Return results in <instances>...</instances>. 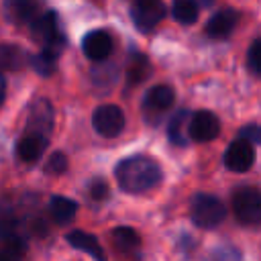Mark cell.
<instances>
[{"instance_id":"15","label":"cell","mask_w":261,"mask_h":261,"mask_svg":"<svg viewBox=\"0 0 261 261\" xmlns=\"http://www.w3.org/2000/svg\"><path fill=\"white\" fill-rule=\"evenodd\" d=\"M67 243L73 247V249H80L84 253H88L94 261H106V255L98 243V239L90 232H84V230H71L67 234Z\"/></svg>"},{"instance_id":"17","label":"cell","mask_w":261,"mask_h":261,"mask_svg":"<svg viewBox=\"0 0 261 261\" xmlns=\"http://www.w3.org/2000/svg\"><path fill=\"white\" fill-rule=\"evenodd\" d=\"M190 114L188 110H179L171 116L169 124H167V137L173 145L177 147H186L190 143V137H188V120H190Z\"/></svg>"},{"instance_id":"5","label":"cell","mask_w":261,"mask_h":261,"mask_svg":"<svg viewBox=\"0 0 261 261\" xmlns=\"http://www.w3.org/2000/svg\"><path fill=\"white\" fill-rule=\"evenodd\" d=\"M173 100H175V92H173L171 86L159 84V86L149 88L147 94H145V100H143L145 120L151 122V124H159L161 116L171 108Z\"/></svg>"},{"instance_id":"13","label":"cell","mask_w":261,"mask_h":261,"mask_svg":"<svg viewBox=\"0 0 261 261\" xmlns=\"http://www.w3.org/2000/svg\"><path fill=\"white\" fill-rule=\"evenodd\" d=\"M239 24V12L232 8H222L210 16L206 22V35L210 39H228Z\"/></svg>"},{"instance_id":"29","label":"cell","mask_w":261,"mask_h":261,"mask_svg":"<svg viewBox=\"0 0 261 261\" xmlns=\"http://www.w3.org/2000/svg\"><path fill=\"white\" fill-rule=\"evenodd\" d=\"M0 261H10V259H8V257H4V255L0 253Z\"/></svg>"},{"instance_id":"11","label":"cell","mask_w":261,"mask_h":261,"mask_svg":"<svg viewBox=\"0 0 261 261\" xmlns=\"http://www.w3.org/2000/svg\"><path fill=\"white\" fill-rule=\"evenodd\" d=\"M45 0H4V16L14 24H31L43 12Z\"/></svg>"},{"instance_id":"1","label":"cell","mask_w":261,"mask_h":261,"mask_svg":"<svg viewBox=\"0 0 261 261\" xmlns=\"http://www.w3.org/2000/svg\"><path fill=\"white\" fill-rule=\"evenodd\" d=\"M114 177L122 192L143 194L153 190L161 181L163 173L155 159L147 155H130L114 167Z\"/></svg>"},{"instance_id":"8","label":"cell","mask_w":261,"mask_h":261,"mask_svg":"<svg viewBox=\"0 0 261 261\" xmlns=\"http://www.w3.org/2000/svg\"><path fill=\"white\" fill-rule=\"evenodd\" d=\"M130 16L135 27L141 33L153 31L165 16V4L161 0H135L130 8Z\"/></svg>"},{"instance_id":"10","label":"cell","mask_w":261,"mask_h":261,"mask_svg":"<svg viewBox=\"0 0 261 261\" xmlns=\"http://www.w3.org/2000/svg\"><path fill=\"white\" fill-rule=\"evenodd\" d=\"M51 128H53V106H51V102L47 98H39L31 106V112H29L27 128L24 130L49 139Z\"/></svg>"},{"instance_id":"19","label":"cell","mask_w":261,"mask_h":261,"mask_svg":"<svg viewBox=\"0 0 261 261\" xmlns=\"http://www.w3.org/2000/svg\"><path fill=\"white\" fill-rule=\"evenodd\" d=\"M112 243L114 247L124 253V255H137L141 249V239L137 234V230L128 228V226H118L112 230Z\"/></svg>"},{"instance_id":"14","label":"cell","mask_w":261,"mask_h":261,"mask_svg":"<svg viewBox=\"0 0 261 261\" xmlns=\"http://www.w3.org/2000/svg\"><path fill=\"white\" fill-rule=\"evenodd\" d=\"M47 145H49V139L33 135V133H24L18 139V143H16V155H18L20 161L33 163V161H37L45 153Z\"/></svg>"},{"instance_id":"25","label":"cell","mask_w":261,"mask_h":261,"mask_svg":"<svg viewBox=\"0 0 261 261\" xmlns=\"http://www.w3.org/2000/svg\"><path fill=\"white\" fill-rule=\"evenodd\" d=\"M259 53H261V41L255 39L247 51V65L251 69L253 75H259L261 73V61H259Z\"/></svg>"},{"instance_id":"9","label":"cell","mask_w":261,"mask_h":261,"mask_svg":"<svg viewBox=\"0 0 261 261\" xmlns=\"http://www.w3.org/2000/svg\"><path fill=\"white\" fill-rule=\"evenodd\" d=\"M253 163H255V145L243 137L232 141L224 151V165L228 171L245 173L253 167Z\"/></svg>"},{"instance_id":"3","label":"cell","mask_w":261,"mask_h":261,"mask_svg":"<svg viewBox=\"0 0 261 261\" xmlns=\"http://www.w3.org/2000/svg\"><path fill=\"white\" fill-rule=\"evenodd\" d=\"M190 218L200 228H214L226 218V206L212 194H196L190 204Z\"/></svg>"},{"instance_id":"18","label":"cell","mask_w":261,"mask_h":261,"mask_svg":"<svg viewBox=\"0 0 261 261\" xmlns=\"http://www.w3.org/2000/svg\"><path fill=\"white\" fill-rule=\"evenodd\" d=\"M149 75H151V63H149V59L143 53L133 51L128 55V61H126V80H128V84L137 86V84L145 82Z\"/></svg>"},{"instance_id":"2","label":"cell","mask_w":261,"mask_h":261,"mask_svg":"<svg viewBox=\"0 0 261 261\" xmlns=\"http://www.w3.org/2000/svg\"><path fill=\"white\" fill-rule=\"evenodd\" d=\"M31 35L33 39L41 45V51H45L47 55L59 59V55L63 53L67 39L65 33L61 29L59 16L55 10H43L33 22H31Z\"/></svg>"},{"instance_id":"24","label":"cell","mask_w":261,"mask_h":261,"mask_svg":"<svg viewBox=\"0 0 261 261\" xmlns=\"http://www.w3.org/2000/svg\"><path fill=\"white\" fill-rule=\"evenodd\" d=\"M65 169H67V157H65V153H61V151L51 153L49 159H47L45 171L51 173V175H61Z\"/></svg>"},{"instance_id":"22","label":"cell","mask_w":261,"mask_h":261,"mask_svg":"<svg viewBox=\"0 0 261 261\" xmlns=\"http://www.w3.org/2000/svg\"><path fill=\"white\" fill-rule=\"evenodd\" d=\"M29 63H31V67H33L37 73H41V75H51V73L55 71V67H57V59L51 57V55H47L45 51H39V53L31 55V57H29Z\"/></svg>"},{"instance_id":"12","label":"cell","mask_w":261,"mask_h":261,"mask_svg":"<svg viewBox=\"0 0 261 261\" xmlns=\"http://www.w3.org/2000/svg\"><path fill=\"white\" fill-rule=\"evenodd\" d=\"M82 51L90 61H104L112 53V37L102 29L90 31L82 39Z\"/></svg>"},{"instance_id":"27","label":"cell","mask_w":261,"mask_h":261,"mask_svg":"<svg viewBox=\"0 0 261 261\" xmlns=\"http://www.w3.org/2000/svg\"><path fill=\"white\" fill-rule=\"evenodd\" d=\"M241 137H243V139H247L249 143L257 145V143L261 141V133H259V126H257V124H247L245 128H241Z\"/></svg>"},{"instance_id":"26","label":"cell","mask_w":261,"mask_h":261,"mask_svg":"<svg viewBox=\"0 0 261 261\" xmlns=\"http://www.w3.org/2000/svg\"><path fill=\"white\" fill-rule=\"evenodd\" d=\"M90 196H92V200H106L108 198V184L102 177H96L90 184Z\"/></svg>"},{"instance_id":"16","label":"cell","mask_w":261,"mask_h":261,"mask_svg":"<svg viewBox=\"0 0 261 261\" xmlns=\"http://www.w3.org/2000/svg\"><path fill=\"white\" fill-rule=\"evenodd\" d=\"M29 61V55L22 47L14 43H2L0 45V71H16L22 69Z\"/></svg>"},{"instance_id":"4","label":"cell","mask_w":261,"mask_h":261,"mask_svg":"<svg viewBox=\"0 0 261 261\" xmlns=\"http://www.w3.org/2000/svg\"><path fill=\"white\" fill-rule=\"evenodd\" d=\"M232 212L241 224H257L261 220V196L257 188H239L232 194Z\"/></svg>"},{"instance_id":"20","label":"cell","mask_w":261,"mask_h":261,"mask_svg":"<svg viewBox=\"0 0 261 261\" xmlns=\"http://www.w3.org/2000/svg\"><path fill=\"white\" fill-rule=\"evenodd\" d=\"M75 212H77V204L65 196H53L49 200V214L57 224H65L73 220Z\"/></svg>"},{"instance_id":"28","label":"cell","mask_w":261,"mask_h":261,"mask_svg":"<svg viewBox=\"0 0 261 261\" xmlns=\"http://www.w3.org/2000/svg\"><path fill=\"white\" fill-rule=\"evenodd\" d=\"M4 96H6V82H4V77H2V73H0V106H2V102H4Z\"/></svg>"},{"instance_id":"6","label":"cell","mask_w":261,"mask_h":261,"mask_svg":"<svg viewBox=\"0 0 261 261\" xmlns=\"http://www.w3.org/2000/svg\"><path fill=\"white\" fill-rule=\"evenodd\" d=\"M124 114L122 110L116 106V104H102L94 110L92 114V124H94V130L106 139H112V137H118L124 128Z\"/></svg>"},{"instance_id":"21","label":"cell","mask_w":261,"mask_h":261,"mask_svg":"<svg viewBox=\"0 0 261 261\" xmlns=\"http://www.w3.org/2000/svg\"><path fill=\"white\" fill-rule=\"evenodd\" d=\"M171 12H173V18L181 24H192L198 20V12H200V6H198V0H173V6H171Z\"/></svg>"},{"instance_id":"7","label":"cell","mask_w":261,"mask_h":261,"mask_svg":"<svg viewBox=\"0 0 261 261\" xmlns=\"http://www.w3.org/2000/svg\"><path fill=\"white\" fill-rule=\"evenodd\" d=\"M220 133V120L210 110H196L188 120V137L196 143H208Z\"/></svg>"},{"instance_id":"23","label":"cell","mask_w":261,"mask_h":261,"mask_svg":"<svg viewBox=\"0 0 261 261\" xmlns=\"http://www.w3.org/2000/svg\"><path fill=\"white\" fill-rule=\"evenodd\" d=\"M16 234V216L12 210L0 208V241Z\"/></svg>"}]
</instances>
